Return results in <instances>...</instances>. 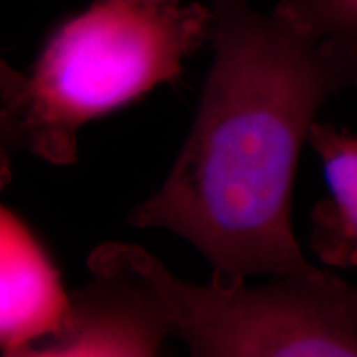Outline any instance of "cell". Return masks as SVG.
<instances>
[{
    "instance_id": "6da1fadb",
    "label": "cell",
    "mask_w": 357,
    "mask_h": 357,
    "mask_svg": "<svg viewBox=\"0 0 357 357\" xmlns=\"http://www.w3.org/2000/svg\"><path fill=\"white\" fill-rule=\"evenodd\" d=\"M212 12L213 61L189 137L128 222L199 248L218 288L314 275L293 234V184L319 108L357 86V38L314 37L248 0H213Z\"/></svg>"
},
{
    "instance_id": "7a4b0ae2",
    "label": "cell",
    "mask_w": 357,
    "mask_h": 357,
    "mask_svg": "<svg viewBox=\"0 0 357 357\" xmlns=\"http://www.w3.org/2000/svg\"><path fill=\"white\" fill-rule=\"evenodd\" d=\"M212 33V8L197 2L96 0L48 37L29 75L2 61V142L75 164L84 124L176 83Z\"/></svg>"
},
{
    "instance_id": "3957f363",
    "label": "cell",
    "mask_w": 357,
    "mask_h": 357,
    "mask_svg": "<svg viewBox=\"0 0 357 357\" xmlns=\"http://www.w3.org/2000/svg\"><path fill=\"white\" fill-rule=\"evenodd\" d=\"M131 253L171 307L176 334L195 357H357V284L321 270L248 288L197 287L154 255Z\"/></svg>"
},
{
    "instance_id": "277c9868",
    "label": "cell",
    "mask_w": 357,
    "mask_h": 357,
    "mask_svg": "<svg viewBox=\"0 0 357 357\" xmlns=\"http://www.w3.org/2000/svg\"><path fill=\"white\" fill-rule=\"evenodd\" d=\"M93 278L70 293L56 334L35 347L37 356H155L176 334L172 311L137 265L129 243H105L88 258Z\"/></svg>"
},
{
    "instance_id": "5b68a950",
    "label": "cell",
    "mask_w": 357,
    "mask_h": 357,
    "mask_svg": "<svg viewBox=\"0 0 357 357\" xmlns=\"http://www.w3.org/2000/svg\"><path fill=\"white\" fill-rule=\"evenodd\" d=\"M0 344L3 356L25 357L63 324L70 294L42 245L15 213L0 218Z\"/></svg>"
},
{
    "instance_id": "8992f818",
    "label": "cell",
    "mask_w": 357,
    "mask_h": 357,
    "mask_svg": "<svg viewBox=\"0 0 357 357\" xmlns=\"http://www.w3.org/2000/svg\"><path fill=\"white\" fill-rule=\"evenodd\" d=\"M307 142L319 155L329 187V197L311 212L310 247L326 265L357 270V136L314 123Z\"/></svg>"
},
{
    "instance_id": "52a82bcc",
    "label": "cell",
    "mask_w": 357,
    "mask_h": 357,
    "mask_svg": "<svg viewBox=\"0 0 357 357\" xmlns=\"http://www.w3.org/2000/svg\"><path fill=\"white\" fill-rule=\"evenodd\" d=\"M275 8L314 37L357 38V0H281Z\"/></svg>"
}]
</instances>
